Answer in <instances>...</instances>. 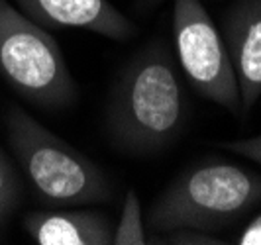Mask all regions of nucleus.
Here are the masks:
<instances>
[{"label":"nucleus","mask_w":261,"mask_h":245,"mask_svg":"<svg viewBox=\"0 0 261 245\" xmlns=\"http://www.w3.org/2000/svg\"><path fill=\"white\" fill-rule=\"evenodd\" d=\"M183 89L171 59L147 49L118 83L108 108V133L118 149L151 155L167 147L183 124Z\"/></svg>","instance_id":"f257e3e1"},{"label":"nucleus","mask_w":261,"mask_h":245,"mask_svg":"<svg viewBox=\"0 0 261 245\" xmlns=\"http://www.w3.org/2000/svg\"><path fill=\"white\" fill-rule=\"evenodd\" d=\"M261 202V177L232 163L185 171L155 200L147 224L155 232H210L230 226Z\"/></svg>","instance_id":"f03ea898"},{"label":"nucleus","mask_w":261,"mask_h":245,"mask_svg":"<svg viewBox=\"0 0 261 245\" xmlns=\"http://www.w3.org/2000/svg\"><path fill=\"white\" fill-rule=\"evenodd\" d=\"M8 143L34 190L49 204H92L110 196L102 169L14 106L6 118Z\"/></svg>","instance_id":"7ed1b4c3"},{"label":"nucleus","mask_w":261,"mask_h":245,"mask_svg":"<svg viewBox=\"0 0 261 245\" xmlns=\"http://www.w3.org/2000/svg\"><path fill=\"white\" fill-rule=\"evenodd\" d=\"M0 75L38 106L65 108L77 98L59 43L6 0H0Z\"/></svg>","instance_id":"20e7f679"},{"label":"nucleus","mask_w":261,"mask_h":245,"mask_svg":"<svg viewBox=\"0 0 261 245\" xmlns=\"http://www.w3.org/2000/svg\"><path fill=\"white\" fill-rule=\"evenodd\" d=\"M173 34L179 63L191 85L210 102L242 114L238 80L226 41L200 0H175Z\"/></svg>","instance_id":"39448f33"},{"label":"nucleus","mask_w":261,"mask_h":245,"mask_svg":"<svg viewBox=\"0 0 261 245\" xmlns=\"http://www.w3.org/2000/svg\"><path fill=\"white\" fill-rule=\"evenodd\" d=\"M222 38L234 65L242 114L261 98V0H234L222 16Z\"/></svg>","instance_id":"423d86ee"},{"label":"nucleus","mask_w":261,"mask_h":245,"mask_svg":"<svg viewBox=\"0 0 261 245\" xmlns=\"http://www.w3.org/2000/svg\"><path fill=\"white\" fill-rule=\"evenodd\" d=\"M39 26L81 28L110 39H128L132 22L108 0H14Z\"/></svg>","instance_id":"0eeeda50"},{"label":"nucleus","mask_w":261,"mask_h":245,"mask_svg":"<svg viewBox=\"0 0 261 245\" xmlns=\"http://www.w3.org/2000/svg\"><path fill=\"white\" fill-rule=\"evenodd\" d=\"M24 228L39 245H108L114 233L108 218L87 210L34 212Z\"/></svg>","instance_id":"6e6552de"},{"label":"nucleus","mask_w":261,"mask_h":245,"mask_svg":"<svg viewBox=\"0 0 261 245\" xmlns=\"http://www.w3.org/2000/svg\"><path fill=\"white\" fill-rule=\"evenodd\" d=\"M112 243L116 245H142L147 243L144 230V218H142V204L134 190H128L124 204H122V216L118 222L116 230L112 233Z\"/></svg>","instance_id":"1a4fd4ad"},{"label":"nucleus","mask_w":261,"mask_h":245,"mask_svg":"<svg viewBox=\"0 0 261 245\" xmlns=\"http://www.w3.org/2000/svg\"><path fill=\"white\" fill-rule=\"evenodd\" d=\"M18 194H20L18 177L6 155L0 151V222L12 212V208L18 202Z\"/></svg>","instance_id":"9d476101"},{"label":"nucleus","mask_w":261,"mask_h":245,"mask_svg":"<svg viewBox=\"0 0 261 245\" xmlns=\"http://www.w3.org/2000/svg\"><path fill=\"white\" fill-rule=\"evenodd\" d=\"M226 147L234 153L242 155L246 159H251L261 165V135H253L248 140H238V142L226 143Z\"/></svg>","instance_id":"9b49d317"},{"label":"nucleus","mask_w":261,"mask_h":245,"mask_svg":"<svg viewBox=\"0 0 261 245\" xmlns=\"http://www.w3.org/2000/svg\"><path fill=\"white\" fill-rule=\"evenodd\" d=\"M240 245H261V214L255 220H251L248 228L238 237Z\"/></svg>","instance_id":"f8f14e48"}]
</instances>
